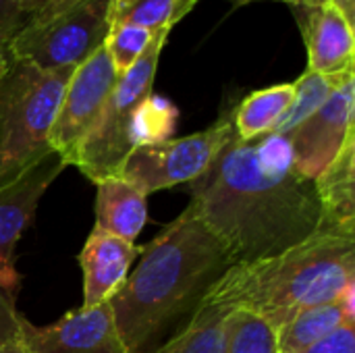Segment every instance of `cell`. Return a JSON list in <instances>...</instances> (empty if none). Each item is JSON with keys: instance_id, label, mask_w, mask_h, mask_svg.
Here are the masks:
<instances>
[{"instance_id": "cell-1", "label": "cell", "mask_w": 355, "mask_h": 353, "mask_svg": "<svg viewBox=\"0 0 355 353\" xmlns=\"http://www.w3.org/2000/svg\"><path fill=\"white\" fill-rule=\"evenodd\" d=\"M191 206L235 264L277 256L320 227L314 181L293 169L283 135L227 144L214 166L189 185Z\"/></svg>"}, {"instance_id": "cell-2", "label": "cell", "mask_w": 355, "mask_h": 353, "mask_svg": "<svg viewBox=\"0 0 355 353\" xmlns=\"http://www.w3.org/2000/svg\"><path fill=\"white\" fill-rule=\"evenodd\" d=\"M110 300L127 353H152L183 327L235 260L189 204L156 239Z\"/></svg>"}, {"instance_id": "cell-3", "label": "cell", "mask_w": 355, "mask_h": 353, "mask_svg": "<svg viewBox=\"0 0 355 353\" xmlns=\"http://www.w3.org/2000/svg\"><path fill=\"white\" fill-rule=\"evenodd\" d=\"M355 283V237L316 231L264 260L231 266L204 300L260 316L272 331L306 308L331 304Z\"/></svg>"}, {"instance_id": "cell-4", "label": "cell", "mask_w": 355, "mask_h": 353, "mask_svg": "<svg viewBox=\"0 0 355 353\" xmlns=\"http://www.w3.org/2000/svg\"><path fill=\"white\" fill-rule=\"evenodd\" d=\"M73 71H42L6 58L0 75V185L52 152L50 131Z\"/></svg>"}, {"instance_id": "cell-5", "label": "cell", "mask_w": 355, "mask_h": 353, "mask_svg": "<svg viewBox=\"0 0 355 353\" xmlns=\"http://www.w3.org/2000/svg\"><path fill=\"white\" fill-rule=\"evenodd\" d=\"M171 31L162 29L154 35L146 54L125 73L102 110L100 121L79 144L71 164L77 166L89 181L112 177L131 154V125L137 108L152 94L160 52Z\"/></svg>"}, {"instance_id": "cell-6", "label": "cell", "mask_w": 355, "mask_h": 353, "mask_svg": "<svg viewBox=\"0 0 355 353\" xmlns=\"http://www.w3.org/2000/svg\"><path fill=\"white\" fill-rule=\"evenodd\" d=\"M233 137L235 127L231 110L193 135L133 148L116 177L131 183L144 196L177 185H191L214 166Z\"/></svg>"}, {"instance_id": "cell-7", "label": "cell", "mask_w": 355, "mask_h": 353, "mask_svg": "<svg viewBox=\"0 0 355 353\" xmlns=\"http://www.w3.org/2000/svg\"><path fill=\"white\" fill-rule=\"evenodd\" d=\"M110 0H81L48 21L21 29L6 46V58L42 71L77 69L104 46L110 29Z\"/></svg>"}, {"instance_id": "cell-8", "label": "cell", "mask_w": 355, "mask_h": 353, "mask_svg": "<svg viewBox=\"0 0 355 353\" xmlns=\"http://www.w3.org/2000/svg\"><path fill=\"white\" fill-rule=\"evenodd\" d=\"M116 81L119 73L104 46L73 71L50 131V148L67 166H71L79 144L100 121Z\"/></svg>"}, {"instance_id": "cell-9", "label": "cell", "mask_w": 355, "mask_h": 353, "mask_svg": "<svg viewBox=\"0 0 355 353\" xmlns=\"http://www.w3.org/2000/svg\"><path fill=\"white\" fill-rule=\"evenodd\" d=\"M354 106L355 75H352L335 87L314 114L285 135L291 146L293 169L300 177L316 181L354 135Z\"/></svg>"}, {"instance_id": "cell-10", "label": "cell", "mask_w": 355, "mask_h": 353, "mask_svg": "<svg viewBox=\"0 0 355 353\" xmlns=\"http://www.w3.org/2000/svg\"><path fill=\"white\" fill-rule=\"evenodd\" d=\"M64 169L67 162L50 152L10 183L0 185V289L15 300L21 287V277L15 270L17 241L31 225L46 189Z\"/></svg>"}, {"instance_id": "cell-11", "label": "cell", "mask_w": 355, "mask_h": 353, "mask_svg": "<svg viewBox=\"0 0 355 353\" xmlns=\"http://www.w3.org/2000/svg\"><path fill=\"white\" fill-rule=\"evenodd\" d=\"M21 335L31 353H127L110 302L67 312L46 327H37L23 316Z\"/></svg>"}, {"instance_id": "cell-12", "label": "cell", "mask_w": 355, "mask_h": 353, "mask_svg": "<svg viewBox=\"0 0 355 353\" xmlns=\"http://www.w3.org/2000/svg\"><path fill=\"white\" fill-rule=\"evenodd\" d=\"M304 15L300 19L304 42L308 48V71L339 77L355 73V35L354 27L331 4L297 8Z\"/></svg>"}, {"instance_id": "cell-13", "label": "cell", "mask_w": 355, "mask_h": 353, "mask_svg": "<svg viewBox=\"0 0 355 353\" xmlns=\"http://www.w3.org/2000/svg\"><path fill=\"white\" fill-rule=\"evenodd\" d=\"M139 256V248L102 229H92L81 254L79 266L83 273V304L96 308L108 304L129 277V268Z\"/></svg>"}, {"instance_id": "cell-14", "label": "cell", "mask_w": 355, "mask_h": 353, "mask_svg": "<svg viewBox=\"0 0 355 353\" xmlns=\"http://www.w3.org/2000/svg\"><path fill=\"white\" fill-rule=\"evenodd\" d=\"M320 231L355 237V133L314 181Z\"/></svg>"}, {"instance_id": "cell-15", "label": "cell", "mask_w": 355, "mask_h": 353, "mask_svg": "<svg viewBox=\"0 0 355 353\" xmlns=\"http://www.w3.org/2000/svg\"><path fill=\"white\" fill-rule=\"evenodd\" d=\"M96 183V229L135 243L148 221V196L112 175Z\"/></svg>"}, {"instance_id": "cell-16", "label": "cell", "mask_w": 355, "mask_h": 353, "mask_svg": "<svg viewBox=\"0 0 355 353\" xmlns=\"http://www.w3.org/2000/svg\"><path fill=\"white\" fill-rule=\"evenodd\" d=\"M231 312L227 306L202 300L185 325L152 353H223Z\"/></svg>"}, {"instance_id": "cell-17", "label": "cell", "mask_w": 355, "mask_h": 353, "mask_svg": "<svg viewBox=\"0 0 355 353\" xmlns=\"http://www.w3.org/2000/svg\"><path fill=\"white\" fill-rule=\"evenodd\" d=\"M293 83H279L252 92L233 110V127L239 141H256L268 135L293 102Z\"/></svg>"}, {"instance_id": "cell-18", "label": "cell", "mask_w": 355, "mask_h": 353, "mask_svg": "<svg viewBox=\"0 0 355 353\" xmlns=\"http://www.w3.org/2000/svg\"><path fill=\"white\" fill-rule=\"evenodd\" d=\"M349 320L341 300H335L331 304L306 308L291 316L281 329L275 331L277 335V353H300L318 339L327 337L331 331L341 327Z\"/></svg>"}, {"instance_id": "cell-19", "label": "cell", "mask_w": 355, "mask_h": 353, "mask_svg": "<svg viewBox=\"0 0 355 353\" xmlns=\"http://www.w3.org/2000/svg\"><path fill=\"white\" fill-rule=\"evenodd\" d=\"M198 0H110L108 21L114 25H137L150 31H171Z\"/></svg>"}, {"instance_id": "cell-20", "label": "cell", "mask_w": 355, "mask_h": 353, "mask_svg": "<svg viewBox=\"0 0 355 353\" xmlns=\"http://www.w3.org/2000/svg\"><path fill=\"white\" fill-rule=\"evenodd\" d=\"M352 75H355V73L339 75V77H327V75H318V73L306 71L293 83V89H295L293 102L287 108V112L281 117V121L275 125L270 135H283V137L289 135L300 123H304L310 114H314L329 100V96L335 92L337 85H341Z\"/></svg>"}, {"instance_id": "cell-21", "label": "cell", "mask_w": 355, "mask_h": 353, "mask_svg": "<svg viewBox=\"0 0 355 353\" xmlns=\"http://www.w3.org/2000/svg\"><path fill=\"white\" fill-rule=\"evenodd\" d=\"M175 125H177V108L168 100L150 94L133 117L131 146L139 148V146L166 141L175 133Z\"/></svg>"}, {"instance_id": "cell-22", "label": "cell", "mask_w": 355, "mask_h": 353, "mask_svg": "<svg viewBox=\"0 0 355 353\" xmlns=\"http://www.w3.org/2000/svg\"><path fill=\"white\" fill-rule=\"evenodd\" d=\"M223 353H277V335L260 316L248 310H233Z\"/></svg>"}, {"instance_id": "cell-23", "label": "cell", "mask_w": 355, "mask_h": 353, "mask_svg": "<svg viewBox=\"0 0 355 353\" xmlns=\"http://www.w3.org/2000/svg\"><path fill=\"white\" fill-rule=\"evenodd\" d=\"M156 33L158 31H150L137 25H114L108 29L104 50L108 52L119 75L129 71L146 54Z\"/></svg>"}, {"instance_id": "cell-24", "label": "cell", "mask_w": 355, "mask_h": 353, "mask_svg": "<svg viewBox=\"0 0 355 353\" xmlns=\"http://www.w3.org/2000/svg\"><path fill=\"white\" fill-rule=\"evenodd\" d=\"M300 353H355V322H343Z\"/></svg>"}, {"instance_id": "cell-25", "label": "cell", "mask_w": 355, "mask_h": 353, "mask_svg": "<svg viewBox=\"0 0 355 353\" xmlns=\"http://www.w3.org/2000/svg\"><path fill=\"white\" fill-rule=\"evenodd\" d=\"M77 2H81V0H17L19 10L25 21V27L48 21L50 17L75 6Z\"/></svg>"}, {"instance_id": "cell-26", "label": "cell", "mask_w": 355, "mask_h": 353, "mask_svg": "<svg viewBox=\"0 0 355 353\" xmlns=\"http://www.w3.org/2000/svg\"><path fill=\"white\" fill-rule=\"evenodd\" d=\"M23 316L15 308V298L0 289V350L21 339Z\"/></svg>"}, {"instance_id": "cell-27", "label": "cell", "mask_w": 355, "mask_h": 353, "mask_svg": "<svg viewBox=\"0 0 355 353\" xmlns=\"http://www.w3.org/2000/svg\"><path fill=\"white\" fill-rule=\"evenodd\" d=\"M23 27H25V21H23L17 0H0V42L8 46V42Z\"/></svg>"}, {"instance_id": "cell-28", "label": "cell", "mask_w": 355, "mask_h": 353, "mask_svg": "<svg viewBox=\"0 0 355 353\" xmlns=\"http://www.w3.org/2000/svg\"><path fill=\"white\" fill-rule=\"evenodd\" d=\"M355 29V0H329Z\"/></svg>"}, {"instance_id": "cell-29", "label": "cell", "mask_w": 355, "mask_h": 353, "mask_svg": "<svg viewBox=\"0 0 355 353\" xmlns=\"http://www.w3.org/2000/svg\"><path fill=\"white\" fill-rule=\"evenodd\" d=\"M0 353H31V352L27 350V345H25V341H23V335H21V339H17V341H12L10 345L2 347Z\"/></svg>"}, {"instance_id": "cell-30", "label": "cell", "mask_w": 355, "mask_h": 353, "mask_svg": "<svg viewBox=\"0 0 355 353\" xmlns=\"http://www.w3.org/2000/svg\"><path fill=\"white\" fill-rule=\"evenodd\" d=\"M291 2L295 8H306V6H320V4H327L329 0H287Z\"/></svg>"}, {"instance_id": "cell-31", "label": "cell", "mask_w": 355, "mask_h": 353, "mask_svg": "<svg viewBox=\"0 0 355 353\" xmlns=\"http://www.w3.org/2000/svg\"><path fill=\"white\" fill-rule=\"evenodd\" d=\"M4 64H6V46L0 42V69H2Z\"/></svg>"}, {"instance_id": "cell-32", "label": "cell", "mask_w": 355, "mask_h": 353, "mask_svg": "<svg viewBox=\"0 0 355 353\" xmlns=\"http://www.w3.org/2000/svg\"><path fill=\"white\" fill-rule=\"evenodd\" d=\"M237 4H245V2H254V0H235ZM283 2H287V0H283Z\"/></svg>"}, {"instance_id": "cell-33", "label": "cell", "mask_w": 355, "mask_h": 353, "mask_svg": "<svg viewBox=\"0 0 355 353\" xmlns=\"http://www.w3.org/2000/svg\"><path fill=\"white\" fill-rule=\"evenodd\" d=\"M4 67H6V64H4ZM4 67H2V69H0V75H2V71H4Z\"/></svg>"}]
</instances>
